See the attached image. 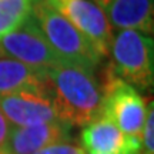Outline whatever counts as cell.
I'll list each match as a JSON object with an SVG mask.
<instances>
[{"mask_svg": "<svg viewBox=\"0 0 154 154\" xmlns=\"http://www.w3.org/2000/svg\"><path fill=\"white\" fill-rule=\"evenodd\" d=\"M46 93L59 120L84 127L104 111V91L94 72L70 63H59L46 70Z\"/></svg>", "mask_w": 154, "mask_h": 154, "instance_id": "6da1fadb", "label": "cell"}, {"mask_svg": "<svg viewBox=\"0 0 154 154\" xmlns=\"http://www.w3.org/2000/svg\"><path fill=\"white\" fill-rule=\"evenodd\" d=\"M29 17L63 63L96 72L104 56L46 0H33Z\"/></svg>", "mask_w": 154, "mask_h": 154, "instance_id": "7a4b0ae2", "label": "cell"}, {"mask_svg": "<svg viewBox=\"0 0 154 154\" xmlns=\"http://www.w3.org/2000/svg\"><path fill=\"white\" fill-rule=\"evenodd\" d=\"M110 70L116 77L149 93L154 84V42L151 36L136 30H119L113 34L109 49Z\"/></svg>", "mask_w": 154, "mask_h": 154, "instance_id": "3957f363", "label": "cell"}, {"mask_svg": "<svg viewBox=\"0 0 154 154\" xmlns=\"http://www.w3.org/2000/svg\"><path fill=\"white\" fill-rule=\"evenodd\" d=\"M104 111L103 116L110 119L128 137L141 138L144 120L147 114L146 101L134 87L116 77L107 69L103 84Z\"/></svg>", "mask_w": 154, "mask_h": 154, "instance_id": "277c9868", "label": "cell"}, {"mask_svg": "<svg viewBox=\"0 0 154 154\" xmlns=\"http://www.w3.org/2000/svg\"><path fill=\"white\" fill-rule=\"evenodd\" d=\"M0 54L22 61L36 70H47L63 63L30 17L13 32L0 37Z\"/></svg>", "mask_w": 154, "mask_h": 154, "instance_id": "5b68a950", "label": "cell"}, {"mask_svg": "<svg viewBox=\"0 0 154 154\" xmlns=\"http://www.w3.org/2000/svg\"><path fill=\"white\" fill-rule=\"evenodd\" d=\"M56 11L70 22L100 50L103 56H109L113 38V27L104 11L91 0H46Z\"/></svg>", "mask_w": 154, "mask_h": 154, "instance_id": "8992f818", "label": "cell"}, {"mask_svg": "<svg viewBox=\"0 0 154 154\" xmlns=\"http://www.w3.org/2000/svg\"><path fill=\"white\" fill-rule=\"evenodd\" d=\"M83 149L94 154H141V138L128 137L114 123L101 116L84 126Z\"/></svg>", "mask_w": 154, "mask_h": 154, "instance_id": "52a82bcc", "label": "cell"}, {"mask_svg": "<svg viewBox=\"0 0 154 154\" xmlns=\"http://www.w3.org/2000/svg\"><path fill=\"white\" fill-rule=\"evenodd\" d=\"M0 110L11 126H36L60 121L46 94L16 93L0 96Z\"/></svg>", "mask_w": 154, "mask_h": 154, "instance_id": "ba28073f", "label": "cell"}, {"mask_svg": "<svg viewBox=\"0 0 154 154\" xmlns=\"http://www.w3.org/2000/svg\"><path fill=\"white\" fill-rule=\"evenodd\" d=\"M70 126L63 121L36 126H11L2 151L6 154H34L43 147L59 141H67Z\"/></svg>", "mask_w": 154, "mask_h": 154, "instance_id": "9c48e42d", "label": "cell"}, {"mask_svg": "<svg viewBox=\"0 0 154 154\" xmlns=\"http://www.w3.org/2000/svg\"><path fill=\"white\" fill-rule=\"evenodd\" d=\"M103 11L117 30H136L146 36L154 32V0H110Z\"/></svg>", "mask_w": 154, "mask_h": 154, "instance_id": "30bf717a", "label": "cell"}, {"mask_svg": "<svg viewBox=\"0 0 154 154\" xmlns=\"http://www.w3.org/2000/svg\"><path fill=\"white\" fill-rule=\"evenodd\" d=\"M16 93L46 94V70L0 54V96Z\"/></svg>", "mask_w": 154, "mask_h": 154, "instance_id": "8fae6325", "label": "cell"}, {"mask_svg": "<svg viewBox=\"0 0 154 154\" xmlns=\"http://www.w3.org/2000/svg\"><path fill=\"white\" fill-rule=\"evenodd\" d=\"M33 0H0V37L13 32L30 14Z\"/></svg>", "mask_w": 154, "mask_h": 154, "instance_id": "7c38bea8", "label": "cell"}, {"mask_svg": "<svg viewBox=\"0 0 154 154\" xmlns=\"http://www.w3.org/2000/svg\"><path fill=\"white\" fill-rule=\"evenodd\" d=\"M154 104L150 101L146 120H144L143 133H141V144L144 147V153L153 154L154 153Z\"/></svg>", "mask_w": 154, "mask_h": 154, "instance_id": "4fadbf2b", "label": "cell"}, {"mask_svg": "<svg viewBox=\"0 0 154 154\" xmlns=\"http://www.w3.org/2000/svg\"><path fill=\"white\" fill-rule=\"evenodd\" d=\"M34 154H86V150L72 141H59L43 147Z\"/></svg>", "mask_w": 154, "mask_h": 154, "instance_id": "5bb4252c", "label": "cell"}, {"mask_svg": "<svg viewBox=\"0 0 154 154\" xmlns=\"http://www.w3.org/2000/svg\"><path fill=\"white\" fill-rule=\"evenodd\" d=\"M10 128H11V124L5 117V114L2 113V110H0V151H2L6 140H7V136H9V133H10Z\"/></svg>", "mask_w": 154, "mask_h": 154, "instance_id": "9a60e30c", "label": "cell"}, {"mask_svg": "<svg viewBox=\"0 0 154 154\" xmlns=\"http://www.w3.org/2000/svg\"><path fill=\"white\" fill-rule=\"evenodd\" d=\"M91 2H93L94 5H97V6L100 7V9L103 10V9H104L106 6H107V3H109L110 0H91Z\"/></svg>", "mask_w": 154, "mask_h": 154, "instance_id": "2e32d148", "label": "cell"}, {"mask_svg": "<svg viewBox=\"0 0 154 154\" xmlns=\"http://www.w3.org/2000/svg\"><path fill=\"white\" fill-rule=\"evenodd\" d=\"M0 154H6V153H3V151H0Z\"/></svg>", "mask_w": 154, "mask_h": 154, "instance_id": "e0dca14e", "label": "cell"}, {"mask_svg": "<svg viewBox=\"0 0 154 154\" xmlns=\"http://www.w3.org/2000/svg\"><path fill=\"white\" fill-rule=\"evenodd\" d=\"M86 154H94V153H86Z\"/></svg>", "mask_w": 154, "mask_h": 154, "instance_id": "ac0fdd59", "label": "cell"}]
</instances>
